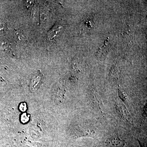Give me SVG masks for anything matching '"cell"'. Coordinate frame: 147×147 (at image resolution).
<instances>
[{
  "label": "cell",
  "instance_id": "cell-1",
  "mask_svg": "<svg viewBox=\"0 0 147 147\" xmlns=\"http://www.w3.org/2000/svg\"><path fill=\"white\" fill-rule=\"evenodd\" d=\"M106 144L111 147H124L126 143L123 139L117 136H113L107 140Z\"/></svg>",
  "mask_w": 147,
  "mask_h": 147
},
{
  "label": "cell",
  "instance_id": "cell-2",
  "mask_svg": "<svg viewBox=\"0 0 147 147\" xmlns=\"http://www.w3.org/2000/svg\"><path fill=\"white\" fill-rule=\"evenodd\" d=\"M116 108L118 112L122 118L127 121H130V114L128 110L123 104L120 102H118L116 104Z\"/></svg>",
  "mask_w": 147,
  "mask_h": 147
},
{
  "label": "cell",
  "instance_id": "cell-3",
  "mask_svg": "<svg viewBox=\"0 0 147 147\" xmlns=\"http://www.w3.org/2000/svg\"><path fill=\"white\" fill-rule=\"evenodd\" d=\"M91 100L94 107L96 108V110L102 113L104 112V107L103 103L97 93L94 92V93L92 95Z\"/></svg>",
  "mask_w": 147,
  "mask_h": 147
},
{
  "label": "cell",
  "instance_id": "cell-4",
  "mask_svg": "<svg viewBox=\"0 0 147 147\" xmlns=\"http://www.w3.org/2000/svg\"><path fill=\"white\" fill-rule=\"evenodd\" d=\"M62 29V27L60 25L56 24L48 32L47 36L50 40H53L57 36L58 34Z\"/></svg>",
  "mask_w": 147,
  "mask_h": 147
},
{
  "label": "cell",
  "instance_id": "cell-5",
  "mask_svg": "<svg viewBox=\"0 0 147 147\" xmlns=\"http://www.w3.org/2000/svg\"><path fill=\"white\" fill-rule=\"evenodd\" d=\"M41 81V77L40 76H37L34 78L32 80L31 84V88L32 90H34L36 89L37 87L38 86Z\"/></svg>",
  "mask_w": 147,
  "mask_h": 147
},
{
  "label": "cell",
  "instance_id": "cell-6",
  "mask_svg": "<svg viewBox=\"0 0 147 147\" xmlns=\"http://www.w3.org/2000/svg\"><path fill=\"white\" fill-rule=\"evenodd\" d=\"M26 117V114H24L22 116V118H21V120H22V122L24 123L26 122L27 121H28V117Z\"/></svg>",
  "mask_w": 147,
  "mask_h": 147
},
{
  "label": "cell",
  "instance_id": "cell-7",
  "mask_svg": "<svg viewBox=\"0 0 147 147\" xmlns=\"http://www.w3.org/2000/svg\"><path fill=\"white\" fill-rule=\"evenodd\" d=\"M26 109V104H21V105H20V110L21 111H25Z\"/></svg>",
  "mask_w": 147,
  "mask_h": 147
},
{
  "label": "cell",
  "instance_id": "cell-8",
  "mask_svg": "<svg viewBox=\"0 0 147 147\" xmlns=\"http://www.w3.org/2000/svg\"><path fill=\"white\" fill-rule=\"evenodd\" d=\"M3 28V24L2 22H0V30Z\"/></svg>",
  "mask_w": 147,
  "mask_h": 147
}]
</instances>
